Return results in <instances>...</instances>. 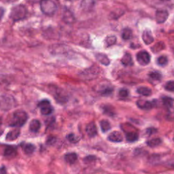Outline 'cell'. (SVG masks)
<instances>
[{
	"mask_svg": "<svg viewBox=\"0 0 174 174\" xmlns=\"http://www.w3.org/2000/svg\"><path fill=\"white\" fill-rule=\"evenodd\" d=\"M132 36V31L129 28L124 29L122 32V38L123 40H128L131 39Z\"/></svg>",
	"mask_w": 174,
	"mask_h": 174,
	"instance_id": "4316f807",
	"label": "cell"
},
{
	"mask_svg": "<svg viewBox=\"0 0 174 174\" xmlns=\"http://www.w3.org/2000/svg\"><path fill=\"white\" fill-rule=\"evenodd\" d=\"M69 1H72V0H69Z\"/></svg>",
	"mask_w": 174,
	"mask_h": 174,
	"instance_id": "ee69618b",
	"label": "cell"
},
{
	"mask_svg": "<svg viewBox=\"0 0 174 174\" xmlns=\"http://www.w3.org/2000/svg\"><path fill=\"white\" fill-rule=\"evenodd\" d=\"M63 20L66 23L72 24L74 22V20H75V18H74V16L71 12L69 10H66L63 14Z\"/></svg>",
	"mask_w": 174,
	"mask_h": 174,
	"instance_id": "e0dca14e",
	"label": "cell"
},
{
	"mask_svg": "<svg viewBox=\"0 0 174 174\" xmlns=\"http://www.w3.org/2000/svg\"><path fill=\"white\" fill-rule=\"evenodd\" d=\"M100 126L102 131L104 133L107 132L111 129L110 123L107 121H106V120H103V121L100 122Z\"/></svg>",
	"mask_w": 174,
	"mask_h": 174,
	"instance_id": "f1b7e54d",
	"label": "cell"
},
{
	"mask_svg": "<svg viewBox=\"0 0 174 174\" xmlns=\"http://www.w3.org/2000/svg\"><path fill=\"white\" fill-rule=\"evenodd\" d=\"M142 39H143L144 42L147 45L152 44L153 42V41H154V38H153L151 31L148 30H145L143 32Z\"/></svg>",
	"mask_w": 174,
	"mask_h": 174,
	"instance_id": "4fadbf2b",
	"label": "cell"
},
{
	"mask_svg": "<svg viewBox=\"0 0 174 174\" xmlns=\"http://www.w3.org/2000/svg\"><path fill=\"white\" fill-rule=\"evenodd\" d=\"M162 143V139L160 138H155L147 142V145L151 148H155L159 146Z\"/></svg>",
	"mask_w": 174,
	"mask_h": 174,
	"instance_id": "484cf974",
	"label": "cell"
},
{
	"mask_svg": "<svg viewBox=\"0 0 174 174\" xmlns=\"http://www.w3.org/2000/svg\"><path fill=\"white\" fill-rule=\"evenodd\" d=\"M121 62H122V63L125 66H129V65H132L133 61H132L131 55L129 53L125 54V55H124L123 57L122 58Z\"/></svg>",
	"mask_w": 174,
	"mask_h": 174,
	"instance_id": "603a6c76",
	"label": "cell"
},
{
	"mask_svg": "<svg viewBox=\"0 0 174 174\" xmlns=\"http://www.w3.org/2000/svg\"><path fill=\"white\" fill-rule=\"evenodd\" d=\"M119 95L120 97L125 98L129 95V90L126 89H121L119 90Z\"/></svg>",
	"mask_w": 174,
	"mask_h": 174,
	"instance_id": "d590c367",
	"label": "cell"
},
{
	"mask_svg": "<svg viewBox=\"0 0 174 174\" xmlns=\"http://www.w3.org/2000/svg\"><path fill=\"white\" fill-rule=\"evenodd\" d=\"M113 92V89L111 87H106V88L103 89L101 90V93L102 95L104 96H108V95H111Z\"/></svg>",
	"mask_w": 174,
	"mask_h": 174,
	"instance_id": "d6a6232c",
	"label": "cell"
},
{
	"mask_svg": "<svg viewBox=\"0 0 174 174\" xmlns=\"http://www.w3.org/2000/svg\"><path fill=\"white\" fill-rule=\"evenodd\" d=\"M78 159V155L74 152L68 153V154L65 155V160L66 163H69V165H72L76 162Z\"/></svg>",
	"mask_w": 174,
	"mask_h": 174,
	"instance_id": "ac0fdd59",
	"label": "cell"
},
{
	"mask_svg": "<svg viewBox=\"0 0 174 174\" xmlns=\"http://www.w3.org/2000/svg\"><path fill=\"white\" fill-rule=\"evenodd\" d=\"M41 127V123L38 120H32L30 124V130L31 132H38Z\"/></svg>",
	"mask_w": 174,
	"mask_h": 174,
	"instance_id": "d6986e66",
	"label": "cell"
},
{
	"mask_svg": "<svg viewBox=\"0 0 174 174\" xmlns=\"http://www.w3.org/2000/svg\"><path fill=\"white\" fill-rule=\"evenodd\" d=\"M14 99L10 96L0 97V107L2 110H10L14 106Z\"/></svg>",
	"mask_w": 174,
	"mask_h": 174,
	"instance_id": "8992f818",
	"label": "cell"
},
{
	"mask_svg": "<svg viewBox=\"0 0 174 174\" xmlns=\"http://www.w3.org/2000/svg\"><path fill=\"white\" fill-rule=\"evenodd\" d=\"M22 149L26 155H31L35 150V146L32 144H23Z\"/></svg>",
	"mask_w": 174,
	"mask_h": 174,
	"instance_id": "9a60e30c",
	"label": "cell"
},
{
	"mask_svg": "<svg viewBox=\"0 0 174 174\" xmlns=\"http://www.w3.org/2000/svg\"><path fill=\"white\" fill-rule=\"evenodd\" d=\"M68 139L69 141L71 143H77L79 141V138H77V136L73 134V133H70L67 136Z\"/></svg>",
	"mask_w": 174,
	"mask_h": 174,
	"instance_id": "1f68e13d",
	"label": "cell"
},
{
	"mask_svg": "<svg viewBox=\"0 0 174 174\" xmlns=\"http://www.w3.org/2000/svg\"><path fill=\"white\" fill-rule=\"evenodd\" d=\"M38 107L40 108V111L43 115H50L52 113L53 107L47 99H44L38 103Z\"/></svg>",
	"mask_w": 174,
	"mask_h": 174,
	"instance_id": "5b68a950",
	"label": "cell"
},
{
	"mask_svg": "<svg viewBox=\"0 0 174 174\" xmlns=\"http://www.w3.org/2000/svg\"><path fill=\"white\" fill-rule=\"evenodd\" d=\"M41 10L47 16H52L56 13L57 6L52 0H42L40 2Z\"/></svg>",
	"mask_w": 174,
	"mask_h": 174,
	"instance_id": "3957f363",
	"label": "cell"
},
{
	"mask_svg": "<svg viewBox=\"0 0 174 174\" xmlns=\"http://www.w3.org/2000/svg\"><path fill=\"white\" fill-rule=\"evenodd\" d=\"M86 132L90 138H94L97 134V129L96 125L93 122L89 123L86 127Z\"/></svg>",
	"mask_w": 174,
	"mask_h": 174,
	"instance_id": "30bf717a",
	"label": "cell"
},
{
	"mask_svg": "<svg viewBox=\"0 0 174 174\" xmlns=\"http://www.w3.org/2000/svg\"><path fill=\"white\" fill-rule=\"evenodd\" d=\"M56 141H57V138H55V137L50 136V137H48L46 140V144L48 145H53L56 142Z\"/></svg>",
	"mask_w": 174,
	"mask_h": 174,
	"instance_id": "8d00e7d4",
	"label": "cell"
},
{
	"mask_svg": "<svg viewBox=\"0 0 174 174\" xmlns=\"http://www.w3.org/2000/svg\"><path fill=\"white\" fill-rule=\"evenodd\" d=\"M6 173H7V171L5 167L3 166L0 167V174H6Z\"/></svg>",
	"mask_w": 174,
	"mask_h": 174,
	"instance_id": "f35d334b",
	"label": "cell"
},
{
	"mask_svg": "<svg viewBox=\"0 0 174 174\" xmlns=\"http://www.w3.org/2000/svg\"><path fill=\"white\" fill-rule=\"evenodd\" d=\"M165 89L167 90L171 91V92H173L174 91V82L173 81H169L167 82L165 86Z\"/></svg>",
	"mask_w": 174,
	"mask_h": 174,
	"instance_id": "e575fe53",
	"label": "cell"
},
{
	"mask_svg": "<svg viewBox=\"0 0 174 174\" xmlns=\"http://www.w3.org/2000/svg\"><path fill=\"white\" fill-rule=\"evenodd\" d=\"M168 110H169V111H168V114L167 115V119L171 121V120L174 119V110L172 108V107L170 109H168Z\"/></svg>",
	"mask_w": 174,
	"mask_h": 174,
	"instance_id": "74e56055",
	"label": "cell"
},
{
	"mask_svg": "<svg viewBox=\"0 0 174 174\" xmlns=\"http://www.w3.org/2000/svg\"><path fill=\"white\" fill-rule=\"evenodd\" d=\"M137 60L142 65H146L150 61V56L146 51H141L137 54Z\"/></svg>",
	"mask_w": 174,
	"mask_h": 174,
	"instance_id": "ba28073f",
	"label": "cell"
},
{
	"mask_svg": "<svg viewBox=\"0 0 174 174\" xmlns=\"http://www.w3.org/2000/svg\"><path fill=\"white\" fill-rule=\"evenodd\" d=\"M137 92H138L139 95H142L143 96H150L152 94V90L148 88V87H139L138 89H137Z\"/></svg>",
	"mask_w": 174,
	"mask_h": 174,
	"instance_id": "7402d4cb",
	"label": "cell"
},
{
	"mask_svg": "<svg viewBox=\"0 0 174 174\" xmlns=\"http://www.w3.org/2000/svg\"><path fill=\"white\" fill-rule=\"evenodd\" d=\"M169 16V13L167 10H160L156 12V20L158 23H163L166 21Z\"/></svg>",
	"mask_w": 174,
	"mask_h": 174,
	"instance_id": "9c48e42d",
	"label": "cell"
},
{
	"mask_svg": "<svg viewBox=\"0 0 174 174\" xmlns=\"http://www.w3.org/2000/svg\"><path fill=\"white\" fill-rule=\"evenodd\" d=\"M3 14H4V10H3V8L0 7V19H1L3 17Z\"/></svg>",
	"mask_w": 174,
	"mask_h": 174,
	"instance_id": "b9f144b4",
	"label": "cell"
},
{
	"mask_svg": "<svg viewBox=\"0 0 174 174\" xmlns=\"http://www.w3.org/2000/svg\"><path fill=\"white\" fill-rule=\"evenodd\" d=\"M102 110L103 113L106 115L110 116V117H113V116H114L115 114L114 110L111 106H108V105L103 106L102 107Z\"/></svg>",
	"mask_w": 174,
	"mask_h": 174,
	"instance_id": "cb8c5ba5",
	"label": "cell"
},
{
	"mask_svg": "<svg viewBox=\"0 0 174 174\" xmlns=\"http://www.w3.org/2000/svg\"><path fill=\"white\" fill-rule=\"evenodd\" d=\"M51 91L57 101L63 103L67 100V96H66V95L63 89L58 88V87L56 86H52Z\"/></svg>",
	"mask_w": 174,
	"mask_h": 174,
	"instance_id": "52a82bcc",
	"label": "cell"
},
{
	"mask_svg": "<svg viewBox=\"0 0 174 174\" xmlns=\"http://www.w3.org/2000/svg\"><path fill=\"white\" fill-rule=\"evenodd\" d=\"M149 76H150V77L152 78V79L155 80H160L161 79V78H162L161 74L159 72H151Z\"/></svg>",
	"mask_w": 174,
	"mask_h": 174,
	"instance_id": "836d02e7",
	"label": "cell"
},
{
	"mask_svg": "<svg viewBox=\"0 0 174 174\" xmlns=\"http://www.w3.org/2000/svg\"><path fill=\"white\" fill-rule=\"evenodd\" d=\"M162 101L163 105L167 107V109H170L173 107V99L171 97H164L162 98Z\"/></svg>",
	"mask_w": 174,
	"mask_h": 174,
	"instance_id": "d4e9b609",
	"label": "cell"
},
{
	"mask_svg": "<svg viewBox=\"0 0 174 174\" xmlns=\"http://www.w3.org/2000/svg\"><path fill=\"white\" fill-rule=\"evenodd\" d=\"M6 1L8 2H14L16 1H17V0H6Z\"/></svg>",
	"mask_w": 174,
	"mask_h": 174,
	"instance_id": "7bdbcfd3",
	"label": "cell"
},
{
	"mask_svg": "<svg viewBox=\"0 0 174 174\" xmlns=\"http://www.w3.org/2000/svg\"><path fill=\"white\" fill-rule=\"evenodd\" d=\"M137 105L139 108L142 110H150L152 107V103L150 101L145 100H138L137 101Z\"/></svg>",
	"mask_w": 174,
	"mask_h": 174,
	"instance_id": "2e32d148",
	"label": "cell"
},
{
	"mask_svg": "<svg viewBox=\"0 0 174 174\" xmlns=\"http://www.w3.org/2000/svg\"><path fill=\"white\" fill-rule=\"evenodd\" d=\"M96 59L97 60L100 62V63L104 65H108L110 64V59L107 58V57L104 55V54L99 53L96 55Z\"/></svg>",
	"mask_w": 174,
	"mask_h": 174,
	"instance_id": "44dd1931",
	"label": "cell"
},
{
	"mask_svg": "<svg viewBox=\"0 0 174 174\" xmlns=\"http://www.w3.org/2000/svg\"><path fill=\"white\" fill-rule=\"evenodd\" d=\"M99 72H100L99 68L97 67V66L94 65L84 70L80 74V77L83 80H93L98 76Z\"/></svg>",
	"mask_w": 174,
	"mask_h": 174,
	"instance_id": "277c9868",
	"label": "cell"
},
{
	"mask_svg": "<svg viewBox=\"0 0 174 174\" xmlns=\"http://www.w3.org/2000/svg\"><path fill=\"white\" fill-rule=\"evenodd\" d=\"M20 134V131L18 128L16 129L10 131L6 135V139L7 141H14L17 139Z\"/></svg>",
	"mask_w": 174,
	"mask_h": 174,
	"instance_id": "5bb4252c",
	"label": "cell"
},
{
	"mask_svg": "<svg viewBox=\"0 0 174 174\" xmlns=\"http://www.w3.org/2000/svg\"><path fill=\"white\" fill-rule=\"evenodd\" d=\"M126 139L129 142H134L138 139V134L135 131L126 133Z\"/></svg>",
	"mask_w": 174,
	"mask_h": 174,
	"instance_id": "ffe728a7",
	"label": "cell"
},
{
	"mask_svg": "<svg viewBox=\"0 0 174 174\" xmlns=\"http://www.w3.org/2000/svg\"><path fill=\"white\" fill-rule=\"evenodd\" d=\"M157 62H158V64L159 65L165 66L167 64L168 59L165 56H160V57H159L158 60H157Z\"/></svg>",
	"mask_w": 174,
	"mask_h": 174,
	"instance_id": "f546056e",
	"label": "cell"
},
{
	"mask_svg": "<svg viewBox=\"0 0 174 174\" xmlns=\"http://www.w3.org/2000/svg\"><path fill=\"white\" fill-rule=\"evenodd\" d=\"M107 139H108V140H110L111 142L119 143V142H121L123 140V137L119 131H114V132H111L108 135Z\"/></svg>",
	"mask_w": 174,
	"mask_h": 174,
	"instance_id": "8fae6325",
	"label": "cell"
},
{
	"mask_svg": "<svg viewBox=\"0 0 174 174\" xmlns=\"http://www.w3.org/2000/svg\"><path fill=\"white\" fill-rule=\"evenodd\" d=\"M147 133H150V134L152 133H155L156 132V129H154V128H150V129H148L146 130Z\"/></svg>",
	"mask_w": 174,
	"mask_h": 174,
	"instance_id": "ab89813d",
	"label": "cell"
},
{
	"mask_svg": "<svg viewBox=\"0 0 174 174\" xmlns=\"http://www.w3.org/2000/svg\"><path fill=\"white\" fill-rule=\"evenodd\" d=\"M116 42H117V37L114 35H110L107 37L105 40V44L106 45V46L107 47L114 45Z\"/></svg>",
	"mask_w": 174,
	"mask_h": 174,
	"instance_id": "83f0119b",
	"label": "cell"
},
{
	"mask_svg": "<svg viewBox=\"0 0 174 174\" xmlns=\"http://www.w3.org/2000/svg\"><path fill=\"white\" fill-rule=\"evenodd\" d=\"M28 119V115L23 110H16L12 114L8 121V125L14 127H23Z\"/></svg>",
	"mask_w": 174,
	"mask_h": 174,
	"instance_id": "6da1fadb",
	"label": "cell"
},
{
	"mask_svg": "<svg viewBox=\"0 0 174 174\" xmlns=\"http://www.w3.org/2000/svg\"><path fill=\"white\" fill-rule=\"evenodd\" d=\"M27 14L28 11L25 6L23 5H17L12 8L10 17L14 21H19L25 19Z\"/></svg>",
	"mask_w": 174,
	"mask_h": 174,
	"instance_id": "7a4b0ae2",
	"label": "cell"
},
{
	"mask_svg": "<svg viewBox=\"0 0 174 174\" xmlns=\"http://www.w3.org/2000/svg\"><path fill=\"white\" fill-rule=\"evenodd\" d=\"M16 155H17V151L14 146H7L3 152V156L9 159L14 158Z\"/></svg>",
	"mask_w": 174,
	"mask_h": 174,
	"instance_id": "7c38bea8",
	"label": "cell"
},
{
	"mask_svg": "<svg viewBox=\"0 0 174 174\" xmlns=\"http://www.w3.org/2000/svg\"><path fill=\"white\" fill-rule=\"evenodd\" d=\"M42 0H27V2L29 3H38V2H41Z\"/></svg>",
	"mask_w": 174,
	"mask_h": 174,
	"instance_id": "60d3db41",
	"label": "cell"
},
{
	"mask_svg": "<svg viewBox=\"0 0 174 174\" xmlns=\"http://www.w3.org/2000/svg\"><path fill=\"white\" fill-rule=\"evenodd\" d=\"M164 48V44L163 42H159L154 46V47L152 48V50L155 52H159Z\"/></svg>",
	"mask_w": 174,
	"mask_h": 174,
	"instance_id": "4dcf8cb0",
	"label": "cell"
}]
</instances>
